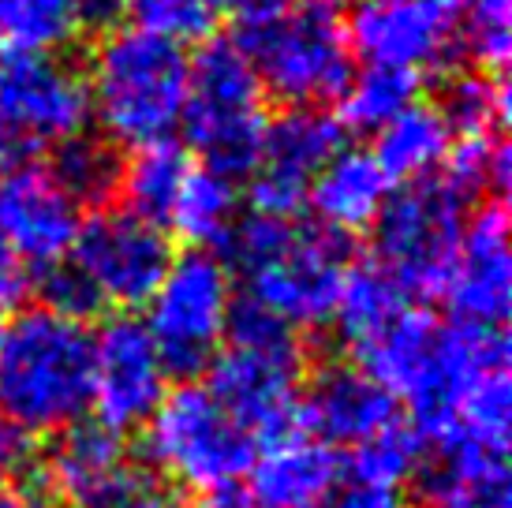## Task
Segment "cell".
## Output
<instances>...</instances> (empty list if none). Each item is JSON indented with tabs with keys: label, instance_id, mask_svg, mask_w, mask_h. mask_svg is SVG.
<instances>
[{
	"label": "cell",
	"instance_id": "cell-1",
	"mask_svg": "<svg viewBox=\"0 0 512 508\" xmlns=\"http://www.w3.org/2000/svg\"><path fill=\"white\" fill-rule=\"evenodd\" d=\"M228 262L247 281V299L285 318L292 329H318L333 318L344 273L352 269L348 236L326 225L243 217L225 236Z\"/></svg>",
	"mask_w": 512,
	"mask_h": 508
},
{
	"label": "cell",
	"instance_id": "cell-2",
	"mask_svg": "<svg viewBox=\"0 0 512 508\" xmlns=\"http://www.w3.org/2000/svg\"><path fill=\"white\" fill-rule=\"evenodd\" d=\"M94 396V333L45 307H27L0 340V419L34 434L79 423Z\"/></svg>",
	"mask_w": 512,
	"mask_h": 508
},
{
	"label": "cell",
	"instance_id": "cell-3",
	"mask_svg": "<svg viewBox=\"0 0 512 508\" xmlns=\"http://www.w3.org/2000/svg\"><path fill=\"white\" fill-rule=\"evenodd\" d=\"M90 116L113 146H150L169 139L187 98L184 45L139 27H113L90 53Z\"/></svg>",
	"mask_w": 512,
	"mask_h": 508
},
{
	"label": "cell",
	"instance_id": "cell-4",
	"mask_svg": "<svg viewBox=\"0 0 512 508\" xmlns=\"http://www.w3.org/2000/svg\"><path fill=\"white\" fill-rule=\"evenodd\" d=\"M266 90L236 38H206L195 57H187V98L180 124L191 150L206 169L240 180L258 169L266 139Z\"/></svg>",
	"mask_w": 512,
	"mask_h": 508
},
{
	"label": "cell",
	"instance_id": "cell-5",
	"mask_svg": "<svg viewBox=\"0 0 512 508\" xmlns=\"http://www.w3.org/2000/svg\"><path fill=\"white\" fill-rule=\"evenodd\" d=\"M266 94L288 109H314L344 94L352 79L348 4L344 0H292L285 15L236 38Z\"/></svg>",
	"mask_w": 512,
	"mask_h": 508
},
{
	"label": "cell",
	"instance_id": "cell-6",
	"mask_svg": "<svg viewBox=\"0 0 512 508\" xmlns=\"http://www.w3.org/2000/svg\"><path fill=\"white\" fill-rule=\"evenodd\" d=\"M143 445L157 475L199 494L240 486L258 460L255 441L228 419V411L206 393V385L195 381L165 393L161 408L150 415Z\"/></svg>",
	"mask_w": 512,
	"mask_h": 508
},
{
	"label": "cell",
	"instance_id": "cell-7",
	"mask_svg": "<svg viewBox=\"0 0 512 508\" xmlns=\"http://www.w3.org/2000/svg\"><path fill=\"white\" fill-rule=\"evenodd\" d=\"M374 266L404 296L438 299L464 240V202L438 176L385 198L374 221Z\"/></svg>",
	"mask_w": 512,
	"mask_h": 508
},
{
	"label": "cell",
	"instance_id": "cell-8",
	"mask_svg": "<svg viewBox=\"0 0 512 508\" xmlns=\"http://www.w3.org/2000/svg\"><path fill=\"white\" fill-rule=\"evenodd\" d=\"M232 277L210 251H184L172 258L154 296L146 299V333L154 340L161 367L180 385L199 378L217 359L225 340Z\"/></svg>",
	"mask_w": 512,
	"mask_h": 508
},
{
	"label": "cell",
	"instance_id": "cell-9",
	"mask_svg": "<svg viewBox=\"0 0 512 508\" xmlns=\"http://www.w3.org/2000/svg\"><path fill=\"white\" fill-rule=\"evenodd\" d=\"M90 124L86 71L57 53H15L0 68V161L27 165Z\"/></svg>",
	"mask_w": 512,
	"mask_h": 508
},
{
	"label": "cell",
	"instance_id": "cell-10",
	"mask_svg": "<svg viewBox=\"0 0 512 508\" xmlns=\"http://www.w3.org/2000/svg\"><path fill=\"white\" fill-rule=\"evenodd\" d=\"M303 370L307 355H258L228 348L206 370V393L255 441V449H273L303 438Z\"/></svg>",
	"mask_w": 512,
	"mask_h": 508
},
{
	"label": "cell",
	"instance_id": "cell-11",
	"mask_svg": "<svg viewBox=\"0 0 512 508\" xmlns=\"http://www.w3.org/2000/svg\"><path fill=\"white\" fill-rule=\"evenodd\" d=\"M68 258L90 277L105 307H139L154 296L176 254L165 228L128 210H94L79 221Z\"/></svg>",
	"mask_w": 512,
	"mask_h": 508
},
{
	"label": "cell",
	"instance_id": "cell-12",
	"mask_svg": "<svg viewBox=\"0 0 512 508\" xmlns=\"http://www.w3.org/2000/svg\"><path fill=\"white\" fill-rule=\"evenodd\" d=\"M348 45L378 68H445L460 49L456 0H356L348 8Z\"/></svg>",
	"mask_w": 512,
	"mask_h": 508
},
{
	"label": "cell",
	"instance_id": "cell-13",
	"mask_svg": "<svg viewBox=\"0 0 512 508\" xmlns=\"http://www.w3.org/2000/svg\"><path fill=\"white\" fill-rule=\"evenodd\" d=\"M344 127L322 109H285L266 124L262 157L251 172V206L258 217L296 221L307 206L314 176L326 169L329 157L344 150Z\"/></svg>",
	"mask_w": 512,
	"mask_h": 508
},
{
	"label": "cell",
	"instance_id": "cell-14",
	"mask_svg": "<svg viewBox=\"0 0 512 508\" xmlns=\"http://www.w3.org/2000/svg\"><path fill=\"white\" fill-rule=\"evenodd\" d=\"M169 393V374L161 367L154 340L143 322L128 314H116L101 325L94 337V396L90 408H98V423L124 434L150 423Z\"/></svg>",
	"mask_w": 512,
	"mask_h": 508
},
{
	"label": "cell",
	"instance_id": "cell-15",
	"mask_svg": "<svg viewBox=\"0 0 512 508\" xmlns=\"http://www.w3.org/2000/svg\"><path fill=\"white\" fill-rule=\"evenodd\" d=\"M79 206L42 165H12L0 176V243L27 266L49 269L72 254Z\"/></svg>",
	"mask_w": 512,
	"mask_h": 508
},
{
	"label": "cell",
	"instance_id": "cell-16",
	"mask_svg": "<svg viewBox=\"0 0 512 508\" xmlns=\"http://www.w3.org/2000/svg\"><path fill=\"white\" fill-rule=\"evenodd\" d=\"M445 299L456 322L501 329L509 322L512 303V254L505 206L486 202L464 221V240L456 251L453 277L445 284Z\"/></svg>",
	"mask_w": 512,
	"mask_h": 508
},
{
	"label": "cell",
	"instance_id": "cell-17",
	"mask_svg": "<svg viewBox=\"0 0 512 508\" xmlns=\"http://www.w3.org/2000/svg\"><path fill=\"white\" fill-rule=\"evenodd\" d=\"M400 423V404L367 370L326 363L303 393V430H314L329 445L356 449L374 434Z\"/></svg>",
	"mask_w": 512,
	"mask_h": 508
},
{
	"label": "cell",
	"instance_id": "cell-18",
	"mask_svg": "<svg viewBox=\"0 0 512 508\" xmlns=\"http://www.w3.org/2000/svg\"><path fill=\"white\" fill-rule=\"evenodd\" d=\"M120 464H124V434L109 430L98 419H79V423L64 426L60 434H53L45 460L30 467V475L15 490L34 505L42 497L79 501L86 490H94Z\"/></svg>",
	"mask_w": 512,
	"mask_h": 508
},
{
	"label": "cell",
	"instance_id": "cell-19",
	"mask_svg": "<svg viewBox=\"0 0 512 508\" xmlns=\"http://www.w3.org/2000/svg\"><path fill=\"white\" fill-rule=\"evenodd\" d=\"M337 452L311 438L273 445L251 467V490L258 508H322L341 482Z\"/></svg>",
	"mask_w": 512,
	"mask_h": 508
},
{
	"label": "cell",
	"instance_id": "cell-20",
	"mask_svg": "<svg viewBox=\"0 0 512 508\" xmlns=\"http://www.w3.org/2000/svg\"><path fill=\"white\" fill-rule=\"evenodd\" d=\"M389 195H393V184L378 169L374 154L341 150L337 157H329L326 169L314 176L307 202L318 213V225L333 228L341 236H356V232L378 221Z\"/></svg>",
	"mask_w": 512,
	"mask_h": 508
},
{
	"label": "cell",
	"instance_id": "cell-21",
	"mask_svg": "<svg viewBox=\"0 0 512 508\" xmlns=\"http://www.w3.org/2000/svg\"><path fill=\"white\" fill-rule=\"evenodd\" d=\"M449 150H453V127L445 124V116L434 105L415 101L378 131L374 161L389 176V184H419L445 165Z\"/></svg>",
	"mask_w": 512,
	"mask_h": 508
},
{
	"label": "cell",
	"instance_id": "cell-22",
	"mask_svg": "<svg viewBox=\"0 0 512 508\" xmlns=\"http://www.w3.org/2000/svg\"><path fill=\"white\" fill-rule=\"evenodd\" d=\"M404 311H408V296L370 262V266H352L344 273L341 296H337L329 322H337V337L352 352H363L370 340L382 337Z\"/></svg>",
	"mask_w": 512,
	"mask_h": 508
},
{
	"label": "cell",
	"instance_id": "cell-23",
	"mask_svg": "<svg viewBox=\"0 0 512 508\" xmlns=\"http://www.w3.org/2000/svg\"><path fill=\"white\" fill-rule=\"evenodd\" d=\"M191 176V157L180 142L161 139L150 146H139L124 172H120V198L124 206L120 210L143 217L150 225H165L169 210L184 180Z\"/></svg>",
	"mask_w": 512,
	"mask_h": 508
},
{
	"label": "cell",
	"instance_id": "cell-24",
	"mask_svg": "<svg viewBox=\"0 0 512 508\" xmlns=\"http://www.w3.org/2000/svg\"><path fill=\"white\" fill-rule=\"evenodd\" d=\"M236 221H240L236 184L210 169H191V176L184 180L180 195L172 202L165 225H172V232L180 240L191 243V251H202V247H214V243L221 247Z\"/></svg>",
	"mask_w": 512,
	"mask_h": 508
},
{
	"label": "cell",
	"instance_id": "cell-25",
	"mask_svg": "<svg viewBox=\"0 0 512 508\" xmlns=\"http://www.w3.org/2000/svg\"><path fill=\"white\" fill-rule=\"evenodd\" d=\"M120 172H124V161L116 154V146L105 135H90V131L60 142L49 161V176L57 180L60 191L75 206H94V210H109V202L120 195Z\"/></svg>",
	"mask_w": 512,
	"mask_h": 508
},
{
	"label": "cell",
	"instance_id": "cell-26",
	"mask_svg": "<svg viewBox=\"0 0 512 508\" xmlns=\"http://www.w3.org/2000/svg\"><path fill=\"white\" fill-rule=\"evenodd\" d=\"M434 109L453 131L494 135V127L509 120V90L501 75H486L479 68H449L438 86Z\"/></svg>",
	"mask_w": 512,
	"mask_h": 508
},
{
	"label": "cell",
	"instance_id": "cell-27",
	"mask_svg": "<svg viewBox=\"0 0 512 508\" xmlns=\"http://www.w3.org/2000/svg\"><path fill=\"white\" fill-rule=\"evenodd\" d=\"M415 101H419V75L415 71L363 64V71L352 75L344 86L337 120H341V127H356V131H382L389 120H397Z\"/></svg>",
	"mask_w": 512,
	"mask_h": 508
},
{
	"label": "cell",
	"instance_id": "cell-28",
	"mask_svg": "<svg viewBox=\"0 0 512 508\" xmlns=\"http://www.w3.org/2000/svg\"><path fill=\"white\" fill-rule=\"evenodd\" d=\"M427 460V445L415 434L412 426H389L382 434H374L370 441L356 445L348 456V471L356 486L363 490H389L397 494V486L412 482L419 475V467Z\"/></svg>",
	"mask_w": 512,
	"mask_h": 508
},
{
	"label": "cell",
	"instance_id": "cell-29",
	"mask_svg": "<svg viewBox=\"0 0 512 508\" xmlns=\"http://www.w3.org/2000/svg\"><path fill=\"white\" fill-rule=\"evenodd\" d=\"M75 34V0H0V38L15 53H57Z\"/></svg>",
	"mask_w": 512,
	"mask_h": 508
},
{
	"label": "cell",
	"instance_id": "cell-30",
	"mask_svg": "<svg viewBox=\"0 0 512 508\" xmlns=\"http://www.w3.org/2000/svg\"><path fill=\"white\" fill-rule=\"evenodd\" d=\"M509 146L498 135H464L456 142L445 165H441V184L449 187L460 202L468 198H479L486 191L494 195H505L509 191Z\"/></svg>",
	"mask_w": 512,
	"mask_h": 508
},
{
	"label": "cell",
	"instance_id": "cell-31",
	"mask_svg": "<svg viewBox=\"0 0 512 508\" xmlns=\"http://www.w3.org/2000/svg\"><path fill=\"white\" fill-rule=\"evenodd\" d=\"M75 508H187L184 494L165 475L143 464H120L113 475L86 490Z\"/></svg>",
	"mask_w": 512,
	"mask_h": 508
},
{
	"label": "cell",
	"instance_id": "cell-32",
	"mask_svg": "<svg viewBox=\"0 0 512 508\" xmlns=\"http://www.w3.org/2000/svg\"><path fill=\"white\" fill-rule=\"evenodd\" d=\"M468 27L460 30V45L468 49L475 68L501 75L512 53V0H460Z\"/></svg>",
	"mask_w": 512,
	"mask_h": 508
},
{
	"label": "cell",
	"instance_id": "cell-33",
	"mask_svg": "<svg viewBox=\"0 0 512 508\" xmlns=\"http://www.w3.org/2000/svg\"><path fill=\"white\" fill-rule=\"evenodd\" d=\"M225 340L228 348H240V352H258V355H307L303 352V340L299 329L277 318L273 311L258 307L255 299L232 296L225 322Z\"/></svg>",
	"mask_w": 512,
	"mask_h": 508
},
{
	"label": "cell",
	"instance_id": "cell-34",
	"mask_svg": "<svg viewBox=\"0 0 512 508\" xmlns=\"http://www.w3.org/2000/svg\"><path fill=\"white\" fill-rule=\"evenodd\" d=\"M135 27L165 42H206L217 23V0H128Z\"/></svg>",
	"mask_w": 512,
	"mask_h": 508
},
{
	"label": "cell",
	"instance_id": "cell-35",
	"mask_svg": "<svg viewBox=\"0 0 512 508\" xmlns=\"http://www.w3.org/2000/svg\"><path fill=\"white\" fill-rule=\"evenodd\" d=\"M38 299H42L38 307H45V311H53V314H60V318L79 322V325L94 322L98 314L109 311L101 292L90 284V277L75 266L72 258H64L57 266L42 269V277H38Z\"/></svg>",
	"mask_w": 512,
	"mask_h": 508
},
{
	"label": "cell",
	"instance_id": "cell-36",
	"mask_svg": "<svg viewBox=\"0 0 512 508\" xmlns=\"http://www.w3.org/2000/svg\"><path fill=\"white\" fill-rule=\"evenodd\" d=\"M423 508H509V479L498 482H445L419 475Z\"/></svg>",
	"mask_w": 512,
	"mask_h": 508
},
{
	"label": "cell",
	"instance_id": "cell-37",
	"mask_svg": "<svg viewBox=\"0 0 512 508\" xmlns=\"http://www.w3.org/2000/svg\"><path fill=\"white\" fill-rule=\"evenodd\" d=\"M34 464H38L34 438L15 423H8V419H0V486L4 482H23Z\"/></svg>",
	"mask_w": 512,
	"mask_h": 508
},
{
	"label": "cell",
	"instance_id": "cell-38",
	"mask_svg": "<svg viewBox=\"0 0 512 508\" xmlns=\"http://www.w3.org/2000/svg\"><path fill=\"white\" fill-rule=\"evenodd\" d=\"M217 4H225L240 30H255L273 23L277 15H285L292 0H217Z\"/></svg>",
	"mask_w": 512,
	"mask_h": 508
},
{
	"label": "cell",
	"instance_id": "cell-39",
	"mask_svg": "<svg viewBox=\"0 0 512 508\" xmlns=\"http://www.w3.org/2000/svg\"><path fill=\"white\" fill-rule=\"evenodd\" d=\"M128 12V0H75V15H79V30H101L109 34L113 27H120V19Z\"/></svg>",
	"mask_w": 512,
	"mask_h": 508
},
{
	"label": "cell",
	"instance_id": "cell-40",
	"mask_svg": "<svg viewBox=\"0 0 512 508\" xmlns=\"http://www.w3.org/2000/svg\"><path fill=\"white\" fill-rule=\"evenodd\" d=\"M23 288H27V273H23V262H19V258H15V254L8 251L4 243H0V307L23 296Z\"/></svg>",
	"mask_w": 512,
	"mask_h": 508
},
{
	"label": "cell",
	"instance_id": "cell-41",
	"mask_svg": "<svg viewBox=\"0 0 512 508\" xmlns=\"http://www.w3.org/2000/svg\"><path fill=\"white\" fill-rule=\"evenodd\" d=\"M333 508H404V505H400V497L389 494V490H363V486H352Z\"/></svg>",
	"mask_w": 512,
	"mask_h": 508
},
{
	"label": "cell",
	"instance_id": "cell-42",
	"mask_svg": "<svg viewBox=\"0 0 512 508\" xmlns=\"http://www.w3.org/2000/svg\"><path fill=\"white\" fill-rule=\"evenodd\" d=\"M191 508H258L255 497L247 494L243 486H221V490H210V494L199 497V505Z\"/></svg>",
	"mask_w": 512,
	"mask_h": 508
},
{
	"label": "cell",
	"instance_id": "cell-43",
	"mask_svg": "<svg viewBox=\"0 0 512 508\" xmlns=\"http://www.w3.org/2000/svg\"><path fill=\"white\" fill-rule=\"evenodd\" d=\"M0 508H34V501H27V497L19 494V490H12V486H0Z\"/></svg>",
	"mask_w": 512,
	"mask_h": 508
},
{
	"label": "cell",
	"instance_id": "cell-44",
	"mask_svg": "<svg viewBox=\"0 0 512 508\" xmlns=\"http://www.w3.org/2000/svg\"><path fill=\"white\" fill-rule=\"evenodd\" d=\"M4 325H8V318H4V307H0V340H4Z\"/></svg>",
	"mask_w": 512,
	"mask_h": 508
},
{
	"label": "cell",
	"instance_id": "cell-45",
	"mask_svg": "<svg viewBox=\"0 0 512 508\" xmlns=\"http://www.w3.org/2000/svg\"><path fill=\"white\" fill-rule=\"evenodd\" d=\"M0 68H4V57H0Z\"/></svg>",
	"mask_w": 512,
	"mask_h": 508
}]
</instances>
